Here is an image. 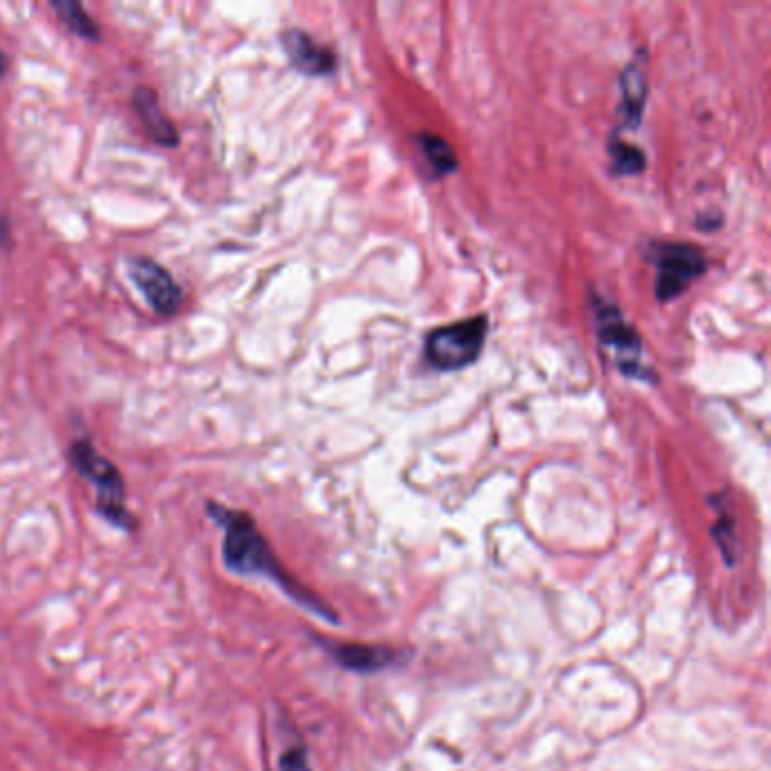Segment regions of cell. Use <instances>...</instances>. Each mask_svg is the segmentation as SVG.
Segmentation results:
<instances>
[{"instance_id":"cell-1","label":"cell","mask_w":771,"mask_h":771,"mask_svg":"<svg viewBox=\"0 0 771 771\" xmlns=\"http://www.w3.org/2000/svg\"><path fill=\"white\" fill-rule=\"evenodd\" d=\"M206 511L215 523L222 527L224 539H222V561L231 573L238 575H258L267 577L274 582L281 591L297 602L303 609L315 613L317 618L326 622H337V615L331 606H328L322 597H317L313 591H308L306 586L299 584L294 579L288 568L283 566L272 550V545L267 543L263 532L258 530L254 518L247 511H236L220 505V502H209Z\"/></svg>"},{"instance_id":"cell-2","label":"cell","mask_w":771,"mask_h":771,"mask_svg":"<svg viewBox=\"0 0 771 771\" xmlns=\"http://www.w3.org/2000/svg\"><path fill=\"white\" fill-rule=\"evenodd\" d=\"M68 459H71L73 469L95 487V509H98V514L105 516L109 523H114L120 530L134 532L138 521L125 505L127 489L118 466L109 462L105 455H100L91 441H75L71 450H68Z\"/></svg>"},{"instance_id":"cell-3","label":"cell","mask_w":771,"mask_h":771,"mask_svg":"<svg viewBox=\"0 0 771 771\" xmlns=\"http://www.w3.org/2000/svg\"><path fill=\"white\" fill-rule=\"evenodd\" d=\"M489 333L487 315H475L462 322L439 326L426 335L423 355L437 371H459L471 367L482 355Z\"/></svg>"},{"instance_id":"cell-4","label":"cell","mask_w":771,"mask_h":771,"mask_svg":"<svg viewBox=\"0 0 771 771\" xmlns=\"http://www.w3.org/2000/svg\"><path fill=\"white\" fill-rule=\"evenodd\" d=\"M595 326L602 349L609 351V360L622 376L640 380L654 378L647 362H643V340L613 303L595 299Z\"/></svg>"},{"instance_id":"cell-5","label":"cell","mask_w":771,"mask_h":771,"mask_svg":"<svg viewBox=\"0 0 771 771\" xmlns=\"http://www.w3.org/2000/svg\"><path fill=\"white\" fill-rule=\"evenodd\" d=\"M649 258L656 267V299L681 297L706 272L704 251L688 242H654Z\"/></svg>"},{"instance_id":"cell-6","label":"cell","mask_w":771,"mask_h":771,"mask_svg":"<svg viewBox=\"0 0 771 771\" xmlns=\"http://www.w3.org/2000/svg\"><path fill=\"white\" fill-rule=\"evenodd\" d=\"M129 276L136 283V288L143 292L145 301L161 317L175 315L184 303V290L172 279V274L161 267L157 261L147 256L129 258Z\"/></svg>"},{"instance_id":"cell-7","label":"cell","mask_w":771,"mask_h":771,"mask_svg":"<svg viewBox=\"0 0 771 771\" xmlns=\"http://www.w3.org/2000/svg\"><path fill=\"white\" fill-rule=\"evenodd\" d=\"M281 43L290 64L303 75H331L337 68V57L333 50L319 43L313 34L294 28L283 32Z\"/></svg>"},{"instance_id":"cell-8","label":"cell","mask_w":771,"mask_h":771,"mask_svg":"<svg viewBox=\"0 0 771 771\" xmlns=\"http://www.w3.org/2000/svg\"><path fill=\"white\" fill-rule=\"evenodd\" d=\"M319 643L328 654L335 658L337 665H342L344 670L371 674L378 670H385L392 663H396V652L387 645H362V643H328V640L319 638Z\"/></svg>"},{"instance_id":"cell-9","label":"cell","mask_w":771,"mask_h":771,"mask_svg":"<svg viewBox=\"0 0 771 771\" xmlns=\"http://www.w3.org/2000/svg\"><path fill=\"white\" fill-rule=\"evenodd\" d=\"M132 102L138 118H141V123L145 127V132L150 134L154 143H159L163 147L179 145L177 127L166 111L161 109L159 95L154 93V89H150V86H136Z\"/></svg>"},{"instance_id":"cell-10","label":"cell","mask_w":771,"mask_h":771,"mask_svg":"<svg viewBox=\"0 0 771 771\" xmlns=\"http://www.w3.org/2000/svg\"><path fill=\"white\" fill-rule=\"evenodd\" d=\"M620 129H638L643 120V109L647 100V73L643 68V57L631 62L620 75Z\"/></svg>"},{"instance_id":"cell-11","label":"cell","mask_w":771,"mask_h":771,"mask_svg":"<svg viewBox=\"0 0 771 771\" xmlns=\"http://www.w3.org/2000/svg\"><path fill=\"white\" fill-rule=\"evenodd\" d=\"M419 145H421L423 157H426V161L430 163V168L435 170V175L444 177L457 170V154L446 138L423 132L419 134Z\"/></svg>"},{"instance_id":"cell-12","label":"cell","mask_w":771,"mask_h":771,"mask_svg":"<svg viewBox=\"0 0 771 771\" xmlns=\"http://www.w3.org/2000/svg\"><path fill=\"white\" fill-rule=\"evenodd\" d=\"M50 7H53L59 19H62L75 34H80L82 39H89V41L100 39L98 23L86 14L82 3H77V0H50Z\"/></svg>"},{"instance_id":"cell-13","label":"cell","mask_w":771,"mask_h":771,"mask_svg":"<svg viewBox=\"0 0 771 771\" xmlns=\"http://www.w3.org/2000/svg\"><path fill=\"white\" fill-rule=\"evenodd\" d=\"M609 154H611V168L615 175L622 177H634L645 168V152L638 150L631 143L620 141V138H611L609 141Z\"/></svg>"},{"instance_id":"cell-14","label":"cell","mask_w":771,"mask_h":771,"mask_svg":"<svg viewBox=\"0 0 771 771\" xmlns=\"http://www.w3.org/2000/svg\"><path fill=\"white\" fill-rule=\"evenodd\" d=\"M715 532V541L719 545V550H722L724 559L729 566H733L735 563V530H733V518L731 516H724L719 518L717 525L713 527Z\"/></svg>"},{"instance_id":"cell-15","label":"cell","mask_w":771,"mask_h":771,"mask_svg":"<svg viewBox=\"0 0 771 771\" xmlns=\"http://www.w3.org/2000/svg\"><path fill=\"white\" fill-rule=\"evenodd\" d=\"M279 767L281 771H313L303 744H292V747L285 749L279 758Z\"/></svg>"},{"instance_id":"cell-16","label":"cell","mask_w":771,"mask_h":771,"mask_svg":"<svg viewBox=\"0 0 771 771\" xmlns=\"http://www.w3.org/2000/svg\"><path fill=\"white\" fill-rule=\"evenodd\" d=\"M7 240H10V231H7V222L0 220V249H3V245H7Z\"/></svg>"},{"instance_id":"cell-17","label":"cell","mask_w":771,"mask_h":771,"mask_svg":"<svg viewBox=\"0 0 771 771\" xmlns=\"http://www.w3.org/2000/svg\"><path fill=\"white\" fill-rule=\"evenodd\" d=\"M7 73V57L3 50H0V77H3Z\"/></svg>"}]
</instances>
